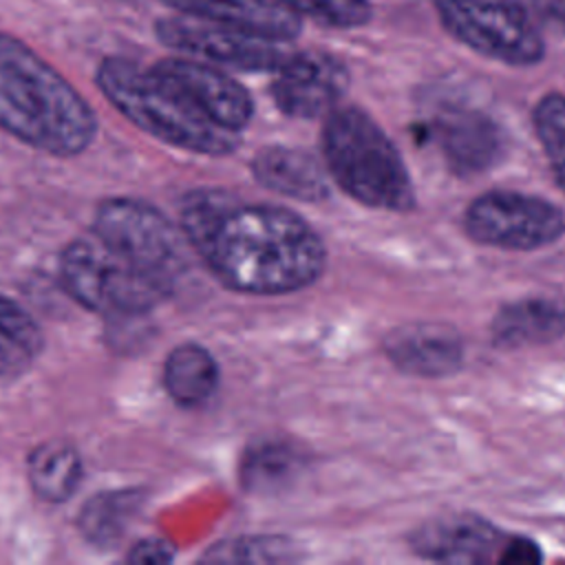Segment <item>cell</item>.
I'll use <instances>...</instances> for the list:
<instances>
[{
	"mask_svg": "<svg viewBox=\"0 0 565 565\" xmlns=\"http://www.w3.org/2000/svg\"><path fill=\"white\" fill-rule=\"evenodd\" d=\"M181 230L207 269L241 294L298 291L324 271L322 238L287 207L194 192L181 205Z\"/></svg>",
	"mask_w": 565,
	"mask_h": 565,
	"instance_id": "1",
	"label": "cell"
},
{
	"mask_svg": "<svg viewBox=\"0 0 565 565\" xmlns=\"http://www.w3.org/2000/svg\"><path fill=\"white\" fill-rule=\"evenodd\" d=\"M0 126L57 157L88 148L97 119L86 99L35 51L0 33Z\"/></svg>",
	"mask_w": 565,
	"mask_h": 565,
	"instance_id": "2",
	"label": "cell"
},
{
	"mask_svg": "<svg viewBox=\"0 0 565 565\" xmlns=\"http://www.w3.org/2000/svg\"><path fill=\"white\" fill-rule=\"evenodd\" d=\"M97 84L119 113L166 143L212 157L238 146V132L218 126L152 71L128 60H104L97 68Z\"/></svg>",
	"mask_w": 565,
	"mask_h": 565,
	"instance_id": "3",
	"label": "cell"
},
{
	"mask_svg": "<svg viewBox=\"0 0 565 565\" xmlns=\"http://www.w3.org/2000/svg\"><path fill=\"white\" fill-rule=\"evenodd\" d=\"M329 174L355 201L393 212L415 205L408 170L386 132L360 108L329 113L322 128Z\"/></svg>",
	"mask_w": 565,
	"mask_h": 565,
	"instance_id": "4",
	"label": "cell"
},
{
	"mask_svg": "<svg viewBox=\"0 0 565 565\" xmlns=\"http://www.w3.org/2000/svg\"><path fill=\"white\" fill-rule=\"evenodd\" d=\"M60 278L79 305L108 316H141L159 305L170 289L97 236L77 238L64 247Z\"/></svg>",
	"mask_w": 565,
	"mask_h": 565,
	"instance_id": "5",
	"label": "cell"
},
{
	"mask_svg": "<svg viewBox=\"0 0 565 565\" xmlns=\"http://www.w3.org/2000/svg\"><path fill=\"white\" fill-rule=\"evenodd\" d=\"M441 24L472 51L512 66L536 64L543 38L516 0H433Z\"/></svg>",
	"mask_w": 565,
	"mask_h": 565,
	"instance_id": "6",
	"label": "cell"
},
{
	"mask_svg": "<svg viewBox=\"0 0 565 565\" xmlns=\"http://www.w3.org/2000/svg\"><path fill=\"white\" fill-rule=\"evenodd\" d=\"M95 236L166 285L183 271V234L150 203L115 196L95 212Z\"/></svg>",
	"mask_w": 565,
	"mask_h": 565,
	"instance_id": "7",
	"label": "cell"
},
{
	"mask_svg": "<svg viewBox=\"0 0 565 565\" xmlns=\"http://www.w3.org/2000/svg\"><path fill=\"white\" fill-rule=\"evenodd\" d=\"M470 238L501 249H539L565 234L558 205L510 190H492L475 199L463 216Z\"/></svg>",
	"mask_w": 565,
	"mask_h": 565,
	"instance_id": "8",
	"label": "cell"
},
{
	"mask_svg": "<svg viewBox=\"0 0 565 565\" xmlns=\"http://www.w3.org/2000/svg\"><path fill=\"white\" fill-rule=\"evenodd\" d=\"M157 35L166 46L241 71H276L289 57L278 40H267L196 15L159 20Z\"/></svg>",
	"mask_w": 565,
	"mask_h": 565,
	"instance_id": "9",
	"label": "cell"
},
{
	"mask_svg": "<svg viewBox=\"0 0 565 565\" xmlns=\"http://www.w3.org/2000/svg\"><path fill=\"white\" fill-rule=\"evenodd\" d=\"M152 73L227 130L238 132L254 115L249 93L207 62L172 57L161 60Z\"/></svg>",
	"mask_w": 565,
	"mask_h": 565,
	"instance_id": "10",
	"label": "cell"
},
{
	"mask_svg": "<svg viewBox=\"0 0 565 565\" xmlns=\"http://www.w3.org/2000/svg\"><path fill=\"white\" fill-rule=\"evenodd\" d=\"M349 86V73L340 60L320 51L289 53L276 68L271 97L291 117H318L329 113Z\"/></svg>",
	"mask_w": 565,
	"mask_h": 565,
	"instance_id": "11",
	"label": "cell"
},
{
	"mask_svg": "<svg viewBox=\"0 0 565 565\" xmlns=\"http://www.w3.org/2000/svg\"><path fill=\"white\" fill-rule=\"evenodd\" d=\"M505 545L499 527L477 514L437 516L419 525L411 536L415 554L437 563L479 565L499 561Z\"/></svg>",
	"mask_w": 565,
	"mask_h": 565,
	"instance_id": "12",
	"label": "cell"
},
{
	"mask_svg": "<svg viewBox=\"0 0 565 565\" xmlns=\"http://www.w3.org/2000/svg\"><path fill=\"white\" fill-rule=\"evenodd\" d=\"M386 355L404 373L441 377L461 366L463 347L459 333L446 324L413 322L386 335Z\"/></svg>",
	"mask_w": 565,
	"mask_h": 565,
	"instance_id": "13",
	"label": "cell"
},
{
	"mask_svg": "<svg viewBox=\"0 0 565 565\" xmlns=\"http://www.w3.org/2000/svg\"><path fill=\"white\" fill-rule=\"evenodd\" d=\"M183 13L234 26L267 40L287 42L298 35L300 18L278 0H161Z\"/></svg>",
	"mask_w": 565,
	"mask_h": 565,
	"instance_id": "14",
	"label": "cell"
},
{
	"mask_svg": "<svg viewBox=\"0 0 565 565\" xmlns=\"http://www.w3.org/2000/svg\"><path fill=\"white\" fill-rule=\"evenodd\" d=\"M437 139L448 166L457 174L490 168L503 152V137L494 121L481 113L455 110L437 121Z\"/></svg>",
	"mask_w": 565,
	"mask_h": 565,
	"instance_id": "15",
	"label": "cell"
},
{
	"mask_svg": "<svg viewBox=\"0 0 565 565\" xmlns=\"http://www.w3.org/2000/svg\"><path fill=\"white\" fill-rule=\"evenodd\" d=\"M252 172L254 179L267 190L298 201H320L329 194L324 168L313 154L298 148H263L252 159Z\"/></svg>",
	"mask_w": 565,
	"mask_h": 565,
	"instance_id": "16",
	"label": "cell"
},
{
	"mask_svg": "<svg viewBox=\"0 0 565 565\" xmlns=\"http://www.w3.org/2000/svg\"><path fill=\"white\" fill-rule=\"evenodd\" d=\"M565 333V302L552 298H523L505 305L492 320V342L519 349L556 340Z\"/></svg>",
	"mask_w": 565,
	"mask_h": 565,
	"instance_id": "17",
	"label": "cell"
},
{
	"mask_svg": "<svg viewBox=\"0 0 565 565\" xmlns=\"http://www.w3.org/2000/svg\"><path fill=\"white\" fill-rule=\"evenodd\" d=\"M305 455L287 439H260L243 455L238 477L245 490L276 494L302 472Z\"/></svg>",
	"mask_w": 565,
	"mask_h": 565,
	"instance_id": "18",
	"label": "cell"
},
{
	"mask_svg": "<svg viewBox=\"0 0 565 565\" xmlns=\"http://www.w3.org/2000/svg\"><path fill=\"white\" fill-rule=\"evenodd\" d=\"M168 395L181 406H199L218 386V364L212 353L194 342L179 344L163 364Z\"/></svg>",
	"mask_w": 565,
	"mask_h": 565,
	"instance_id": "19",
	"label": "cell"
},
{
	"mask_svg": "<svg viewBox=\"0 0 565 565\" xmlns=\"http://www.w3.org/2000/svg\"><path fill=\"white\" fill-rule=\"evenodd\" d=\"M31 488L40 499L60 503L71 499L82 479V459L68 441H44L26 459Z\"/></svg>",
	"mask_w": 565,
	"mask_h": 565,
	"instance_id": "20",
	"label": "cell"
},
{
	"mask_svg": "<svg viewBox=\"0 0 565 565\" xmlns=\"http://www.w3.org/2000/svg\"><path fill=\"white\" fill-rule=\"evenodd\" d=\"M42 342L33 316L13 298L0 294V380L29 371L42 351Z\"/></svg>",
	"mask_w": 565,
	"mask_h": 565,
	"instance_id": "21",
	"label": "cell"
},
{
	"mask_svg": "<svg viewBox=\"0 0 565 565\" xmlns=\"http://www.w3.org/2000/svg\"><path fill=\"white\" fill-rule=\"evenodd\" d=\"M139 505L141 494L132 490L95 494L79 512V530L97 545H113L126 534Z\"/></svg>",
	"mask_w": 565,
	"mask_h": 565,
	"instance_id": "22",
	"label": "cell"
},
{
	"mask_svg": "<svg viewBox=\"0 0 565 565\" xmlns=\"http://www.w3.org/2000/svg\"><path fill=\"white\" fill-rule=\"evenodd\" d=\"M534 130L558 185L565 190V95L550 93L536 104Z\"/></svg>",
	"mask_w": 565,
	"mask_h": 565,
	"instance_id": "23",
	"label": "cell"
},
{
	"mask_svg": "<svg viewBox=\"0 0 565 565\" xmlns=\"http://www.w3.org/2000/svg\"><path fill=\"white\" fill-rule=\"evenodd\" d=\"M203 558L214 563H280L294 558V547L282 536H243L214 545Z\"/></svg>",
	"mask_w": 565,
	"mask_h": 565,
	"instance_id": "24",
	"label": "cell"
},
{
	"mask_svg": "<svg viewBox=\"0 0 565 565\" xmlns=\"http://www.w3.org/2000/svg\"><path fill=\"white\" fill-rule=\"evenodd\" d=\"M296 15H307L320 24L351 29L360 26L371 18L366 0H278Z\"/></svg>",
	"mask_w": 565,
	"mask_h": 565,
	"instance_id": "25",
	"label": "cell"
},
{
	"mask_svg": "<svg viewBox=\"0 0 565 565\" xmlns=\"http://www.w3.org/2000/svg\"><path fill=\"white\" fill-rule=\"evenodd\" d=\"M174 556V547L163 539H143L139 541L130 554L128 561L132 563H168Z\"/></svg>",
	"mask_w": 565,
	"mask_h": 565,
	"instance_id": "26",
	"label": "cell"
},
{
	"mask_svg": "<svg viewBox=\"0 0 565 565\" xmlns=\"http://www.w3.org/2000/svg\"><path fill=\"white\" fill-rule=\"evenodd\" d=\"M532 13L550 31L565 35V0H530Z\"/></svg>",
	"mask_w": 565,
	"mask_h": 565,
	"instance_id": "27",
	"label": "cell"
},
{
	"mask_svg": "<svg viewBox=\"0 0 565 565\" xmlns=\"http://www.w3.org/2000/svg\"><path fill=\"white\" fill-rule=\"evenodd\" d=\"M539 561H541V552H539V547L532 541H527V539H510V541H505L497 563L516 565V563H539Z\"/></svg>",
	"mask_w": 565,
	"mask_h": 565,
	"instance_id": "28",
	"label": "cell"
}]
</instances>
